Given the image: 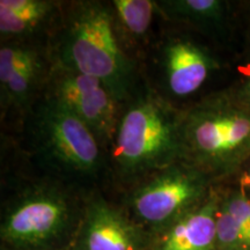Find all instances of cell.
Masks as SVG:
<instances>
[{
  "label": "cell",
  "instance_id": "obj_8",
  "mask_svg": "<svg viewBox=\"0 0 250 250\" xmlns=\"http://www.w3.org/2000/svg\"><path fill=\"white\" fill-rule=\"evenodd\" d=\"M51 58L27 42L1 43L0 103L2 114L24 112L48 80Z\"/></svg>",
  "mask_w": 250,
  "mask_h": 250
},
{
  "label": "cell",
  "instance_id": "obj_9",
  "mask_svg": "<svg viewBox=\"0 0 250 250\" xmlns=\"http://www.w3.org/2000/svg\"><path fill=\"white\" fill-rule=\"evenodd\" d=\"M147 230L100 195L93 196L83 211L73 250H146Z\"/></svg>",
  "mask_w": 250,
  "mask_h": 250
},
{
  "label": "cell",
  "instance_id": "obj_3",
  "mask_svg": "<svg viewBox=\"0 0 250 250\" xmlns=\"http://www.w3.org/2000/svg\"><path fill=\"white\" fill-rule=\"evenodd\" d=\"M182 160L206 175L234 169L250 156V109L215 98L182 112Z\"/></svg>",
  "mask_w": 250,
  "mask_h": 250
},
{
  "label": "cell",
  "instance_id": "obj_11",
  "mask_svg": "<svg viewBox=\"0 0 250 250\" xmlns=\"http://www.w3.org/2000/svg\"><path fill=\"white\" fill-rule=\"evenodd\" d=\"M219 198L214 193L193 210L151 235L152 250H217L215 220Z\"/></svg>",
  "mask_w": 250,
  "mask_h": 250
},
{
  "label": "cell",
  "instance_id": "obj_5",
  "mask_svg": "<svg viewBox=\"0 0 250 250\" xmlns=\"http://www.w3.org/2000/svg\"><path fill=\"white\" fill-rule=\"evenodd\" d=\"M208 176L181 160L145 177L129 197L134 221L153 234L164 229L205 201Z\"/></svg>",
  "mask_w": 250,
  "mask_h": 250
},
{
  "label": "cell",
  "instance_id": "obj_19",
  "mask_svg": "<svg viewBox=\"0 0 250 250\" xmlns=\"http://www.w3.org/2000/svg\"><path fill=\"white\" fill-rule=\"evenodd\" d=\"M1 250H12V249L8 248V247H6V246L2 245V246H1Z\"/></svg>",
  "mask_w": 250,
  "mask_h": 250
},
{
  "label": "cell",
  "instance_id": "obj_2",
  "mask_svg": "<svg viewBox=\"0 0 250 250\" xmlns=\"http://www.w3.org/2000/svg\"><path fill=\"white\" fill-rule=\"evenodd\" d=\"M121 111L110 153L124 180L145 179L182 160V110L155 92L131 98Z\"/></svg>",
  "mask_w": 250,
  "mask_h": 250
},
{
  "label": "cell",
  "instance_id": "obj_14",
  "mask_svg": "<svg viewBox=\"0 0 250 250\" xmlns=\"http://www.w3.org/2000/svg\"><path fill=\"white\" fill-rule=\"evenodd\" d=\"M114 9L118 33H125L132 40H143L148 34L155 11L156 1L151 0H114Z\"/></svg>",
  "mask_w": 250,
  "mask_h": 250
},
{
  "label": "cell",
  "instance_id": "obj_6",
  "mask_svg": "<svg viewBox=\"0 0 250 250\" xmlns=\"http://www.w3.org/2000/svg\"><path fill=\"white\" fill-rule=\"evenodd\" d=\"M40 155L56 169L77 176H94L102 164V147L94 133L76 115L44 98L34 120Z\"/></svg>",
  "mask_w": 250,
  "mask_h": 250
},
{
  "label": "cell",
  "instance_id": "obj_13",
  "mask_svg": "<svg viewBox=\"0 0 250 250\" xmlns=\"http://www.w3.org/2000/svg\"><path fill=\"white\" fill-rule=\"evenodd\" d=\"M158 12L168 20L196 26H210L221 22L224 2L218 0H162L156 1Z\"/></svg>",
  "mask_w": 250,
  "mask_h": 250
},
{
  "label": "cell",
  "instance_id": "obj_1",
  "mask_svg": "<svg viewBox=\"0 0 250 250\" xmlns=\"http://www.w3.org/2000/svg\"><path fill=\"white\" fill-rule=\"evenodd\" d=\"M50 58L100 80L118 103L132 98L134 65L121 45L110 2L72 4Z\"/></svg>",
  "mask_w": 250,
  "mask_h": 250
},
{
  "label": "cell",
  "instance_id": "obj_16",
  "mask_svg": "<svg viewBox=\"0 0 250 250\" xmlns=\"http://www.w3.org/2000/svg\"><path fill=\"white\" fill-rule=\"evenodd\" d=\"M221 203L233 215L245 239L247 249L250 250V199L246 191L240 189V191L226 197Z\"/></svg>",
  "mask_w": 250,
  "mask_h": 250
},
{
  "label": "cell",
  "instance_id": "obj_18",
  "mask_svg": "<svg viewBox=\"0 0 250 250\" xmlns=\"http://www.w3.org/2000/svg\"><path fill=\"white\" fill-rule=\"evenodd\" d=\"M240 189L243 190V191L250 189V168L240 177Z\"/></svg>",
  "mask_w": 250,
  "mask_h": 250
},
{
  "label": "cell",
  "instance_id": "obj_10",
  "mask_svg": "<svg viewBox=\"0 0 250 250\" xmlns=\"http://www.w3.org/2000/svg\"><path fill=\"white\" fill-rule=\"evenodd\" d=\"M161 66L168 92L184 99L201 88L214 68V62L192 40L175 35L162 45Z\"/></svg>",
  "mask_w": 250,
  "mask_h": 250
},
{
  "label": "cell",
  "instance_id": "obj_17",
  "mask_svg": "<svg viewBox=\"0 0 250 250\" xmlns=\"http://www.w3.org/2000/svg\"><path fill=\"white\" fill-rule=\"evenodd\" d=\"M237 100L250 109V80L243 85L241 90H240V98H237Z\"/></svg>",
  "mask_w": 250,
  "mask_h": 250
},
{
  "label": "cell",
  "instance_id": "obj_4",
  "mask_svg": "<svg viewBox=\"0 0 250 250\" xmlns=\"http://www.w3.org/2000/svg\"><path fill=\"white\" fill-rule=\"evenodd\" d=\"M83 213L64 188L51 182L27 187L8 203L0 235L12 250H61L76 239Z\"/></svg>",
  "mask_w": 250,
  "mask_h": 250
},
{
  "label": "cell",
  "instance_id": "obj_7",
  "mask_svg": "<svg viewBox=\"0 0 250 250\" xmlns=\"http://www.w3.org/2000/svg\"><path fill=\"white\" fill-rule=\"evenodd\" d=\"M44 98L76 115L94 133L103 149L111 148L120 121L117 100L101 81L51 59Z\"/></svg>",
  "mask_w": 250,
  "mask_h": 250
},
{
  "label": "cell",
  "instance_id": "obj_12",
  "mask_svg": "<svg viewBox=\"0 0 250 250\" xmlns=\"http://www.w3.org/2000/svg\"><path fill=\"white\" fill-rule=\"evenodd\" d=\"M61 4L50 0H1V43L24 42L51 23Z\"/></svg>",
  "mask_w": 250,
  "mask_h": 250
},
{
  "label": "cell",
  "instance_id": "obj_15",
  "mask_svg": "<svg viewBox=\"0 0 250 250\" xmlns=\"http://www.w3.org/2000/svg\"><path fill=\"white\" fill-rule=\"evenodd\" d=\"M215 232L217 250H248L236 221L223 203H219Z\"/></svg>",
  "mask_w": 250,
  "mask_h": 250
}]
</instances>
